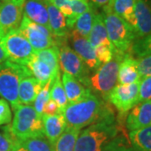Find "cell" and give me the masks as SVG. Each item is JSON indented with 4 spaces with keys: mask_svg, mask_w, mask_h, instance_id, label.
<instances>
[{
    "mask_svg": "<svg viewBox=\"0 0 151 151\" xmlns=\"http://www.w3.org/2000/svg\"><path fill=\"white\" fill-rule=\"evenodd\" d=\"M62 114L66 127L80 130L99 121L118 119L112 105L92 92L81 101L69 103Z\"/></svg>",
    "mask_w": 151,
    "mask_h": 151,
    "instance_id": "cell-1",
    "label": "cell"
},
{
    "mask_svg": "<svg viewBox=\"0 0 151 151\" xmlns=\"http://www.w3.org/2000/svg\"><path fill=\"white\" fill-rule=\"evenodd\" d=\"M124 126L119 124L118 119L103 120L87 126L77 137L74 151H102L109 141L120 133Z\"/></svg>",
    "mask_w": 151,
    "mask_h": 151,
    "instance_id": "cell-2",
    "label": "cell"
},
{
    "mask_svg": "<svg viewBox=\"0 0 151 151\" xmlns=\"http://www.w3.org/2000/svg\"><path fill=\"white\" fill-rule=\"evenodd\" d=\"M10 129L17 140L45 136L42 116L38 114L31 105L20 104L14 110Z\"/></svg>",
    "mask_w": 151,
    "mask_h": 151,
    "instance_id": "cell-3",
    "label": "cell"
},
{
    "mask_svg": "<svg viewBox=\"0 0 151 151\" xmlns=\"http://www.w3.org/2000/svg\"><path fill=\"white\" fill-rule=\"evenodd\" d=\"M32 75L25 65L7 60L0 64V96L10 103L13 111L20 105L19 86L23 77Z\"/></svg>",
    "mask_w": 151,
    "mask_h": 151,
    "instance_id": "cell-4",
    "label": "cell"
},
{
    "mask_svg": "<svg viewBox=\"0 0 151 151\" xmlns=\"http://www.w3.org/2000/svg\"><path fill=\"white\" fill-rule=\"evenodd\" d=\"M124 54L116 51L113 59L103 64L95 70L94 74L89 76L86 87L95 92L99 97L107 101L108 94L118 83L119 65L124 58Z\"/></svg>",
    "mask_w": 151,
    "mask_h": 151,
    "instance_id": "cell-5",
    "label": "cell"
},
{
    "mask_svg": "<svg viewBox=\"0 0 151 151\" xmlns=\"http://www.w3.org/2000/svg\"><path fill=\"white\" fill-rule=\"evenodd\" d=\"M103 15L109 40L116 51L121 54L129 52L137 39L134 29L109 9H103Z\"/></svg>",
    "mask_w": 151,
    "mask_h": 151,
    "instance_id": "cell-6",
    "label": "cell"
},
{
    "mask_svg": "<svg viewBox=\"0 0 151 151\" xmlns=\"http://www.w3.org/2000/svg\"><path fill=\"white\" fill-rule=\"evenodd\" d=\"M67 40L68 36L55 38V46L59 50L60 69L64 73L75 77L86 87L90 76V70L73 49L68 45Z\"/></svg>",
    "mask_w": 151,
    "mask_h": 151,
    "instance_id": "cell-7",
    "label": "cell"
},
{
    "mask_svg": "<svg viewBox=\"0 0 151 151\" xmlns=\"http://www.w3.org/2000/svg\"><path fill=\"white\" fill-rule=\"evenodd\" d=\"M1 45L7 60L22 65H26L35 55V50L19 29L6 34L1 39Z\"/></svg>",
    "mask_w": 151,
    "mask_h": 151,
    "instance_id": "cell-8",
    "label": "cell"
},
{
    "mask_svg": "<svg viewBox=\"0 0 151 151\" xmlns=\"http://www.w3.org/2000/svg\"><path fill=\"white\" fill-rule=\"evenodd\" d=\"M139 83L140 81L129 85L117 84L108 94L107 102L113 105L118 111V119L123 124H124V120L131 108L138 103Z\"/></svg>",
    "mask_w": 151,
    "mask_h": 151,
    "instance_id": "cell-9",
    "label": "cell"
},
{
    "mask_svg": "<svg viewBox=\"0 0 151 151\" xmlns=\"http://www.w3.org/2000/svg\"><path fill=\"white\" fill-rule=\"evenodd\" d=\"M19 30L29 40L35 51L55 46V38L51 31L43 25L38 24L23 16Z\"/></svg>",
    "mask_w": 151,
    "mask_h": 151,
    "instance_id": "cell-10",
    "label": "cell"
},
{
    "mask_svg": "<svg viewBox=\"0 0 151 151\" xmlns=\"http://www.w3.org/2000/svg\"><path fill=\"white\" fill-rule=\"evenodd\" d=\"M25 0H9L0 4V37L18 29L24 16Z\"/></svg>",
    "mask_w": 151,
    "mask_h": 151,
    "instance_id": "cell-11",
    "label": "cell"
},
{
    "mask_svg": "<svg viewBox=\"0 0 151 151\" xmlns=\"http://www.w3.org/2000/svg\"><path fill=\"white\" fill-rule=\"evenodd\" d=\"M68 38L70 39L73 50L85 62L89 70H96L100 67L102 64L97 60L95 54V49L92 47L87 38L82 36L74 29H71V32L69 33Z\"/></svg>",
    "mask_w": 151,
    "mask_h": 151,
    "instance_id": "cell-12",
    "label": "cell"
},
{
    "mask_svg": "<svg viewBox=\"0 0 151 151\" xmlns=\"http://www.w3.org/2000/svg\"><path fill=\"white\" fill-rule=\"evenodd\" d=\"M151 125V100L137 103L131 108L125 119V127L129 132Z\"/></svg>",
    "mask_w": 151,
    "mask_h": 151,
    "instance_id": "cell-13",
    "label": "cell"
},
{
    "mask_svg": "<svg viewBox=\"0 0 151 151\" xmlns=\"http://www.w3.org/2000/svg\"><path fill=\"white\" fill-rule=\"evenodd\" d=\"M135 24L134 27L136 38L151 35V6L148 0H135Z\"/></svg>",
    "mask_w": 151,
    "mask_h": 151,
    "instance_id": "cell-14",
    "label": "cell"
},
{
    "mask_svg": "<svg viewBox=\"0 0 151 151\" xmlns=\"http://www.w3.org/2000/svg\"><path fill=\"white\" fill-rule=\"evenodd\" d=\"M44 134L50 143L55 146L60 135L66 129V123L62 113L55 115H42Z\"/></svg>",
    "mask_w": 151,
    "mask_h": 151,
    "instance_id": "cell-15",
    "label": "cell"
},
{
    "mask_svg": "<svg viewBox=\"0 0 151 151\" xmlns=\"http://www.w3.org/2000/svg\"><path fill=\"white\" fill-rule=\"evenodd\" d=\"M140 81L136 58L129 52L124 54V58L119 65L118 76L119 84L129 85Z\"/></svg>",
    "mask_w": 151,
    "mask_h": 151,
    "instance_id": "cell-16",
    "label": "cell"
},
{
    "mask_svg": "<svg viewBox=\"0 0 151 151\" xmlns=\"http://www.w3.org/2000/svg\"><path fill=\"white\" fill-rule=\"evenodd\" d=\"M45 3L48 12L50 30L53 36L55 38L67 37L69 35V31L66 26L65 17L54 4L50 2V0H45Z\"/></svg>",
    "mask_w": 151,
    "mask_h": 151,
    "instance_id": "cell-17",
    "label": "cell"
},
{
    "mask_svg": "<svg viewBox=\"0 0 151 151\" xmlns=\"http://www.w3.org/2000/svg\"><path fill=\"white\" fill-rule=\"evenodd\" d=\"M24 16L38 24L50 29L48 12L45 0H25L24 5Z\"/></svg>",
    "mask_w": 151,
    "mask_h": 151,
    "instance_id": "cell-18",
    "label": "cell"
},
{
    "mask_svg": "<svg viewBox=\"0 0 151 151\" xmlns=\"http://www.w3.org/2000/svg\"><path fill=\"white\" fill-rule=\"evenodd\" d=\"M88 41L92 45L93 48H96L97 46H108L110 48L114 49L113 45L109 40L107 29L103 20V13H96L94 20L92 24V30L89 34V36L87 38Z\"/></svg>",
    "mask_w": 151,
    "mask_h": 151,
    "instance_id": "cell-19",
    "label": "cell"
},
{
    "mask_svg": "<svg viewBox=\"0 0 151 151\" xmlns=\"http://www.w3.org/2000/svg\"><path fill=\"white\" fill-rule=\"evenodd\" d=\"M61 81L69 103L81 101V99L85 98L92 92L89 88L82 85L75 77L66 73H63Z\"/></svg>",
    "mask_w": 151,
    "mask_h": 151,
    "instance_id": "cell-20",
    "label": "cell"
},
{
    "mask_svg": "<svg viewBox=\"0 0 151 151\" xmlns=\"http://www.w3.org/2000/svg\"><path fill=\"white\" fill-rule=\"evenodd\" d=\"M42 87L43 86L32 75L23 77L19 86V100L20 103L31 105Z\"/></svg>",
    "mask_w": 151,
    "mask_h": 151,
    "instance_id": "cell-21",
    "label": "cell"
},
{
    "mask_svg": "<svg viewBox=\"0 0 151 151\" xmlns=\"http://www.w3.org/2000/svg\"><path fill=\"white\" fill-rule=\"evenodd\" d=\"M32 76L42 86H45L49 81L54 80V76L52 70L45 62L40 60L35 55L29 60L25 65Z\"/></svg>",
    "mask_w": 151,
    "mask_h": 151,
    "instance_id": "cell-22",
    "label": "cell"
},
{
    "mask_svg": "<svg viewBox=\"0 0 151 151\" xmlns=\"http://www.w3.org/2000/svg\"><path fill=\"white\" fill-rule=\"evenodd\" d=\"M135 0H113L108 8L115 14L122 18L134 29L135 24Z\"/></svg>",
    "mask_w": 151,
    "mask_h": 151,
    "instance_id": "cell-23",
    "label": "cell"
},
{
    "mask_svg": "<svg viewBox=\"0 0 151 151\" xmlns=\"http://www.w3.org/2000/svg\"><path fill=\"white\" fill-rule=\"evenodd\" d=\"M129 139L138 151H151V125L129 132Z\"/></svg>",
    "mask_w": 151,
    "mask_h": 151,
    "instance_id": "cell-24",
    "label": "cell"
},
{
    "mask_svg": "<svg viewBox=\"0 0 151 151\" xmlns=\"http://www.w3.org/2000/svg\"><path fill=\"white\" fill-rule=\"evenodd\" d=\"M96 13L97 12L95 11V6L92 4V7L88 10L81 14V15L76 19L73 29L79 33L82 36L88 38L89 34L92 30V24H93Z\"/></svg>",
    "mask_w": 151,
    "mask_h": 151,
    "instance_id": "cell-25",
    "label": "cell"
},
{
    "mask_svg": "<svg viewBox=\"0 0 151 151\" xmlns=\"http://www.w3.org/2000/svg\"><path fill=\"white\" fill-rule=\"evenodd\" d=\"M50 97L57 104L60 113H62L64 109L68 105V100L65 95L64 86L62 84L60 72L55 76L54 80L52 81V84L50 87Z\"/></svg>",
    "mask_w": 151,
    "mask_h": 151,
    "instance_id": "cell-26",
    "label": "cell"
},
{
    "mask_svg": "<svg viewBox=\"0 0 151 151\" xmlns=\"http://www.w3.org/2000/svg\"><path fill=\"white\" fill-rule=\"evenodd\" d=\"M35 56L40 60H43L52 70L54 77L60 72L59 65V50L57 46H53L50 48L44 49L35 52Z\"/></svg>",
    "mask_w": 151,
    "mask_h": 151,
    "instance_id": "cell-27",
    "label": "cell"
},
{
    "mask_svg": "<svg viewBox=\"0 0 151 151\" xmlns=\"http://www.w3.org/2000/svg\"><path fill=\"white\" fill-rule=\"evenodd\" d=\"M80 134V129L66 127L55 144V151H74L76 141Z\"/></svg>",
    "mask_w": 151,
    "mask_h": 151,
    "instance_id": "cell-28",
    "label": "cell"
},
{
    "mask_svg": "<svg viewBox=\"0 0 151 151\" xmlns=\"http://www.w3.org/2000/svg\"><path fill=\"white\" fill-rule=\"evenodd\" d=\"M27 151H55L53 146L45 136L29 138L19 142Z\"/></svg>",
    "mask_w": 151,
    "mask_h": 151,
    "instance_id": "cell-29",
    "label": "cell"
},
{
    "mask_svg": "<svg viewBox=\"0 0 151 151\" xmlns=\"http://www.w3.org/2000/svg\"><path fill=\"white\" fill-rule=\"evenodd\" d=\"M70 7L72 10V16L66 20V26L68 29H73L76 19L81 14L88 10L92 7V4H90L88 0H71Z\"/></svg>",
    "mask_w": 151,
    "mask_h": 151,
    "instance_id": "cell-30",
    "label": "cell"
},
{
    "mask_svg": "<svg viewBox=\"0 0 151 151\" xmlns=\"http://www.w3.org/2000/svg\"><path fill=\"white\" fill-rule=\"evenodd\" d=\"M129 53L135 58L151 55V35L145 37L136 39L130 49Z\"/></svg>",
    "mask_w": 151,
    "mask_h": 151,
    "instance_id": "cell-31",
    "label": "cell"
},
{
    "mask_svg": "<svg viewBox=\"0 0 151 151\" xmlns=\"http://www.w3.org/2000/svg\"><path fill=\"white\" fill-rule=\"evenodd\" d=\"M52 81L50 80L49 81L45 86L41 88V90L40 91L37 97L35 98V102H34V106L33 108H35V110L40 115H43V110L45 108V105L50 99V87L52 84Z\"/></svg>",
    "mask_w": 151,
    "mask_h": 151,
    "instance_id": "cell-32",
    "label": "cell"
},
{
    "mask_svg": "<svg viewBox=\"0 0 151 151\" xmlns=\"http://www.w3.org/2000/svg\"><path fill=\"white\" fill-rule=\"evenodd\" d=\"M129 146V139L123 132L106 144L102 151H126Z\"/></svg>",
    "mask_w": 151,
    "mask_h": 151,
    "instance_id": "cell-33",
    "label": "cell"
},
{
    "mask_svg": "<svg viewBox=\"0 0 151 151\" xmlns=\"http://www.w3.org/2000/svg\"><path fill=\"white\" fill-rule=\"evenodd\" d=\"M4 132L0 134V151H11L19 141L12 134L9 124L4 128Z\"/></svg>",
    "mask_w": 151,
    "mask_h": 151,
    "instance_id": "cell-34",
    "label": "cell"
},
{
    "mask_svg": "<svg viewBox=\"0 0 151 151\" xmlns=\"http://www.w3.org/2000/svg\"><path fill=\"white\" fill-rule=\"evenodd\" d=\"M136 60L141 79L151 76V55L137 57Z\"/></svg>",
    "mask_w": 151,
    "mask_h": 151,
    "instance_id": "cell-35",
    "label": "cell"
},
{
    "mask_svg": "<svg viewBox=\"0 0 151 151\" xmlns=\"http://www.w3.org/2000/svg\"><path fill=\"white\" fill-rule=\"evenodd\" d=\"M151 100V76L141 79L138 103Z\"/></svg>",
    "mask_w": 151,
    "mask_h": 151,
    "instance_id": "cell-36",
    "label": "cell"
},
{
    "mask_svg": "<svg viewBox=\"0 0 151 151\" xmlns=\"http://www.w3.org/2000/svg\"><path fill=\"white\" fill-rule=\"evenodd\" d=\"M95 49V54L97 56V60L100 61L101 64H105L113 59V55L116 52V50L110 48L108 46H97Z\"/></svg>",
    "mask_w": 151,
    "mask_h": 151,
    "instance_id": "cell-37",
    "label": "cell"
},
{
    "mask_svg": "<svg viewBox=\"0 0 151 151\" xmlns=\"http://www.w3.org/2000/svg\"><path fill=\"white\" fill-rule=\"evenodd\" d=\"M12 120V112L10 106L5 99H0V126L10 124Z\"/></svg>",
    "mask_w": 151,
    "mask_h": 151,
    "instance_id": "cell-38",
    "label": "cell"
},
{
    "mask_svg": "<svg viewBox=\"0 0 151 151\" xmlns=\"http://www.w3.org/2000/svg\"><path fill=\"white\" fill-rule=\"evenodd\" d=\"M50 2L63 14V15L65 17V21L72 16L70 0H50Z\"/></svg>",
    "mask_w": 151,
    "mask_h": 151,
    "instance_id": "cell-39",
    "label": "cell"
},
{
    "mask_svg": "<svg viewBox=\"0 0 151 151\" xmlns=\"http://www.w3.org/2000/svg\"><path fill=\"white\" fill-rule=\"evenodd\" d=\"M60 113L59 108L55 102H54L52 99H50L46 104L45 105V108L43 110V114L45 115H55L58 114Z\"/></svg>",
    "mask_w": 151,
    "mask_h": 151,
    "instance_id": "cell-40",
    "label": "cell"
},
{
    "mask_svg": "<svg viewBox=\"0 0 151 151\" xmlns=\"http://www.w3.org/2000/svg\"><path fill=\"white\" fill-rule=\"evenodd\" d=\"M90 1L92 5L97 8H102L103 9L105 8H108L113 2V0H90Z\"/></svg>",
    "mask_w": 151,
    "mask_h": 151,
    "instance_id": "cell-41",
    "label": "cell"
},
{
    "mask_svg": "<svg viewBox=\"0 0 151 151\" xmlns=\"http://www.w3.org/2000/svg\"><path fill=\"white\" fill-rule=\"evenodd\" d=\"M5 60H7V56H6L5 52L3 50V47L1 45V39H0V64Z\"/></svg>",
    "mask_w": 151,
    "mask_h": 151,
    "instance_id": "cell-42",
    "label": "cell"
},
{
    "mask_svg": "<svg viewBox=\"0 0 151 151\" xmlns=\"http://www.w3.org/2000/svg\"><path fill=\"white\" fill-rule=\"evenodd\" d=\"M11 151H27L23 146L18 142L15 144V145L14 146V148H13V150Z\"/></svg>",
    "mask_w": 151,
    "mask_h": 151,
    "instance_id": "cell-43",
    "label": "cell"
},
{
    "mask_svg": "<svg viewBox=\"0 0 151 151\" xmlns=\"http://www.w3.org/2000/svg\"><path fill=\"white\" fill-rule=\"evenodd\" d=\"M126 151H138L136 149H134L133 146H129L128 147V149H127V150Z\"/></svg>",
    "mask_w": 151,
    "mask_h": 151,
    "instance_id": "cell-44",
    "label": "cell"
},
{
    "mask_svg": "<svg viewBox=\"0 0 151 151\" xmlns=\"http://www.w3.org/2000/svg\"><path fill=\"white\" fill-rule=\"evenodd\" d=\"M6 1H9V0H0V3L2 4V3H4Z\"/></svg>",
    "mask_w": 151,
    "mask_h": 151,
    "instance_id": "cell-45",
    "label": "cell"
},
{
    "mask_svg": "<svg viewBox=\"0 0 151 151\" xmlns=\"http://www.w3.org/2000/svg\"><path fill=\"white\" fill-rule=\"evenodd\" d=\"M0 4H1V3H0Z\"/></svg>",
    "mask_w": 151,
    "mask_h": 151,
    "instance_id": "cell-46",
    "label": "cell"
},
{
    "mask_svg": "<svg viewBox=\"0 0 151 151\" xmlns=\"http://www.w3.org/2000/svg\"><path fill=\"white\" fill-rule=\"evenodd\" d=\"M70 1H71V0H70Z\"/></svg>",
    "mask_w": 151,
    "mask_h": 151,
    "instance_id": "cell-47",
    "label": "cell"
},
{
    "mask_svg": "<svg viewBox=\"0 0 151 151\" xmlns=\"http://www.w3.org/2000/svg\"><path fill=\"white\" fill-rule=\"evenodd\" d=\"M0 39H1V37H0Z\"/></svg>",
    "mask_w": 151,
    "mask_h": 151,
    "instance_id": "cell-48",
    "label": "cell"
}]
</instances>
